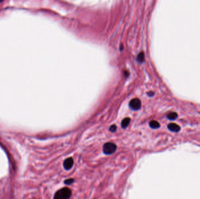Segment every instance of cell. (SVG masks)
<instances>
[{
  "label": "cell",
  "instance_id": "obj_1",
  "mask_svg": "<svg viewBox=\"0 0 200 199\" xmlns=\"http://www.w3.org/2000/svg\"><path fill=\"white\" fill-rule=\"evenodd\" d=\"M72 196V191L67 187L58 190L55 194L53 199H69Z\"/></svg>",
  "mask_w": 200,
  "mask_h": 199
},
{
  "label": "cell",
  "instance_id": "obj_8",
  "mask_svg": "<svg viewBox=\"0 0 200 199\" xmlns=\"http://www.w3.org/2000/svg\"><path fill=\"white\" fill-rule=\"evenodd\" d=\"M178 116V115L177 113L175 112H170L167 115V118L169 119V120H175V119H177Z\"/></svg>",
  "mask_w": 200,
  "mask_h": 199
},
{
  "label": "cell",
  "instance_id": "obj_2",
  "mask_svg": "<svg viewBox=\"0 0 200 199\" xmlns=\"http://www.w3.org/2000/svg\"><path fill=\"white\" fill-rule=\"evenodd\" d=\"M116 145L112 142H107L103 146V152L106 155H111L116 150Z\"/></svg>",
  "mask_w": 200,
  "mask_h": 199
},
{
  "label": "cell",
  "instance_id": "obj_6",
  "mask_svg": "<svg viewBox=\"0 0 200 199\" xmlns=\"http://www.w3.org/2000/svg\"><path fill=\"white\" fill-rule=\"evenodd\" d=\"M131 121V119L129 117H126L121 122V127L123 128H126L128 125L129 124Z\"/></svg>",
  "mask_w": 200,
  "mask_h": 199
},
{
  "label": "cell",
  "instance_id": "obj_5",
  "mask_svg": "<svg viewBox=\"0 0 200 199\" xmlns=\"http://www.w3.org/2000/svg\"><path fill=\"white\" fill-rule=\"evenodd\" d=\"M168 128L173 132H178L180 130V127L175 123H170L167 126Z\"/></svg>",
  "mask_w": 200,
  "mask_h": 199
},
{
  "label": "cell",
  "instance_id": "obj_9",
  "mask_svg": "<svg viewBox=\"0 0 200 199\" xmlns=\"http://www.w3.org/2000/svg\"><path fill=\"white\" fill-rule=\"evenodd\" d=\"M144 60H145L144 53L143 52H140L137 57V60L140 63H142L144 61Z\"/></svg>",
  "mask_w": 200,
  "mask_h": 199
},
{
  "label": "cell",
  "instance_id": "obj_4",
  "mask_svg": "<svg viewBox=\"0 0 200 199\" xmlns=\"http://www.w3.org/2000/svg\"><path fill=\"white\" fill-rule=\"evenodd\" d=\"M74 164V161L73 158L69 157L66 159L63 162V166L66 170H70L72 169Z\"/></svg>",
  "mask_w": 200,
  "mask_h": 199
},
{
  "label": "cell",
  "instance_id": "obj_12",
  "mask_svg": "<svg viewBox=\"0 0 200 199\" xmlns=\"http://www.w3.org/2000/svg\"><path fill=\"white\" fill-rule=\"evenodd\" d=\"M0 3H1V2H0Z\"/></svg>",
  "mask_w": 200,
  "mask_h": 199
},
{
  "label": "cell",
  "instance_id": "obj_7",
  "mask_svg": "<svg viewBox=\"0 0 200 199\" xmlns=\"http://www.w3.org/2000/svg\"><path fill=\"white\" fill-rule=\"evenodd\" d=\"M149 126L152 128H153V129H156V128H158L160 127V123L156 120L151 121L149 123Z\"/></svg>",
  "mask_w": 200,
  "mask_h": 199
},
{
  "label": "cell",
  "instance_id": "obj_11",
  "mask_svg": "<svg viewBox=\"0 0 200 199\" xmlns=\"http://www.w3.org/2000/svg\"><path fill=\"white\" fill-rule=\"evenodd\" d=\"M117 129V127L116 125L114 124V125H112L110 127H109V131H111V132H115L116 131Z\"/></svg>",
  "mask_w": 200,
  "mask_h": 199
},
{
  "label": "cell",
  "instance_id": "obj_10",
  "mask_svg": "<svg viewBox=\"0 0 200 199\" xmlns=\"http://www.w3.org/2000/svg\"><path fill=\"white\" fill-rule=\"evenodd\" d=\"M74 182V180L73 179H68L65 180V182H64V183H65V184H66L70 185V184H71L72 183H73Z\"/></svg>",
  "mask_w": 200,
  "mask_h": 199
},
{
  "label": "cell",
  "instance_id": "obj_3",
  "mask_svg": "<svg viewBox=\"0 0 200 199\" xmlns=\"http://www.w3.org/2000/svg\"><path fill=\"white\" fill-rule=\"evenodd\" d=\"M129 107L134 110H139L141 107L140 101L138 98H135L131 100L129 102Z\"/></svg>",
  "mask_w": 200,
  "mask_h": 199
}]
</instances>
